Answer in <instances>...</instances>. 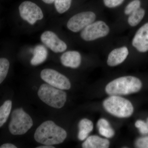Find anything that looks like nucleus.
Listing matches in <instances>:
<instances>
[{
    "instance_id": "1",
    "label": "nucleus",
    "mask_w": 148,
    "mask_h": 148,
    "mask_svg": "<svg viewBox=\"0 0 148 148\" xmlns=\"http://www.w3.org/2000/svg\"><path fill=\"white\" fill-rule=\"evenodd\" d=\"M65 130L52 121H45L35 131L34 139L37 142L47 145L61 144L67 138Z\"/></svg>"
},
{
    "instance_id": "2",
    "label": "nucleus",
    "mask_w": 148,
    "mask_h": 148,
    "mask_svg": "<svg viewBox=\"0 0 148 148\" xmlns=\"http://www.w3.org/2000/svg\"><path fill=\"white\" fill-rule=\"evenodd\" d=\"M142 87V83L136 77L127 76L118 78L106 85L105 90L110 95H127L136 93Z\"/></svg>"
},
{
    "instance_id": "3",
    "label": "nucleus",
    "mask_w": 148,
    "mask_h": 148,
    "mask_svg": "<svg viewBox=\"0 0 148 148\" xmlns=\"http://www.w3.org/2000/svg\"><path fill=\"white\" fill-rule=\"evenodd\" d=\"M103 105L108 113L119 118L129 117L134 112L132 103L119 95H110L103 101Z\"/></svg>"
},
{
    "instance_id": "4",
    "label": "nucleus",
    "mask_w": 148,
    "mask_h": 148,
    "mask_svg": "<svg viewBox=\"0 0 148 148\" xmlns=\"http://www.w3.org/2000/svg\"><path fill=\"white\" fill-rule=\"evenodd\" d=\"M38 95L43 102L54 108H63L67 100V94L63 90L45 84L40 86Z\"/></svg>"
},
{
    "instance_id": "5",
    "label": "nucleus",
    "mask_w": 148,
    "mask_h": 148,
    "mask_svg": "<svg viewBox=\"0 0 148 148\" xmlns=\"http://www.w3.org/2000/svg\"><path fill=\"white\" fill-rule=\"evenodd\" d=\"M33 125L32 117L22 108L12 112L9 124L10 132L13 135H22L28 132Z\"/></svg>"
},
{
    "instance_id": "6",
    "label": "nucleus",
    "mask_w": 148,
    "mask_h": 148,
    "mask_svg": "<svg viewBox=\"0 0 148 148\" xmlns=\"http://www.w3.org/2000/svg\"><path fill=\"white\" fill-rule=\"evenodd\" d=\"M40 77L48 84L61 90H69L71 86L67 77L53 69H44L41 72Z\"/></svg>"
},
{
    "instance_id": "7",
    "label": "nucleus",
    "mask_w": 148,
    "mask_h": 148,
    "mask_svg": "<svg viewBox=\"0 0 148 148\" xmlns=\"http://www.w3.org/2000/svg\"><path fill=\"white\" fill-rule=\"evenodd\" d=\"M109 32L110 28L104 21H94L83 29L81 37L85 41H91L106 36Z\"/></svg>"
},
{
    "instance_id": "8",
    "label": "nucleus",
    "mask_w": 148,
    "mask_h": 148,
    "mask_svg": "<svg viewBox=\"0 0 148 148\" xmlns=\"http://www.w3.org/2000/svg\"><path fill=\"white\" fill-rule=\"evenodd\" d=\"M18 9L21 18L31 25H34L38 20L43 18L41 9L32 2H23L19 5Z\"/></svg>"
},
{
    "instance_id": "9",
    "label": "nucleus",
    "mask_w": 148,
    "mask_h": 148,
    "mask_svg": "<svg viewBox=\"0 0 148 148\" xmlns=\"http://www.w3.org/2000/svg\"><path fill=\"white\" fill-rule=\"evenodd\" d=\"M96 15L92 12L88 11L77 14L72 16L67 23L68 29L73 32L82 31L94 22Z\"/></svg>"
},
{
    "instance_id": "10",
    "label": "nucleus",
    "mask_w": 148,
    "mask_h": 148,
    "mask_svg": "<svg viewBox=\"0 0 148 148\" xmlns=\"http://www.w3.org/2000/svg\"><path fill=\"white\" fill-rule=\"evenodd\" d=\"M40 38L45 45L55 53L64 52L67 49L66 43L53 32L46 31L41 36Z\"/></svg>"
},
{
    "instance_id": "11",
    "label": "nucleus",
    "mask_w": 148,
    "mask_h": 148,
    "mask_svg": "<svg viewBox=\"0 0 148 148\" xmlns=\"http://www.w3.org/2000/svg\"><path fill=\"white\" fill-rule=\"evenodd\" d=\"M132 45L140 52L148 51V22L142 26L135 34Z\"/></svg>"
},
{
    "instance_id": "12",
    "label": "nucleus",
    "mask_w": 148,
    "mask_h": 148,
    "mask_svg": "<svg viewBox=\"0 0 148 148\" xmlns=\"http://www.w3.org/2000/svg\"><path fill=\"white\" fill-rule=\"evenodd\" d=\"M129 54L126 47L118 48L112 51L109 54L107 64L110 67H114L122 64L127 58Z\"/></svg>"
},
{
    "instance_id": "13",
    "label": "nucleus",
    "mask_w": 148,
    "mask_h": 148,
    "mask_svg": "<svg viewBox=\"0 0 148 148\" xmlns=\"http://www.w3.org/2000/svg\"><path fill=\"white\" fill-rule=\"evenodd\" d=\"M81 56L79 52L75 51H66L61 55V61L65 67L72 69L78 68L81 63Z\"/></svg>"
},
{
    "instance_id": "14",
    "label": "nucleus",
    "mask_w": 148,
    "mask_h": 148,
    "mask_svg": "<svg viewBox=\"0 0 148 148\" xmlns=\"http://www.w3.org/2000/svg\"><path fill=\"white\" fill-rule=\"evenodd\" d=\"M110 145V141L107 138L94 135L88 137L83 143L82 147L84 148H108Z\"/></svg>"
},
{
    "instance_id": "15",
    "label": "nucleus",
    "mask_w": 148,
    "mask_h": 148,
    "mask_svg": "<svg viewBox=\"0 0 148 148\" xmlns=\"http://www.w3.org/2000/svg\"><path fill=\"white\" fill-rule=\"evenodd\" d=\"M34 56L31 61L32 66L40 65L46 61L48 56V51L44 45H39L35 47L33 50Z\"/></svg>"
},
{
    "instance_id": "16",
    "label": "nucleus",
    "mask_w": 148,
    "mask_h": 148,
    "mask_svg": "<svg viewBox=\"0 0 148 148\" xmlns=\"http://www.w3.org/2000/svg\"><path fill=\"white\" fill-rule=\"evenodd\" d=\"M78 138L80 141L85 140L93 130V123L90 120L84 118L81 120L78 124Z\"/></svg>"
},
{
    "instance_id": "17",
    "label": "nucleus",
    "mask_w": 148,
    "mask_h": 148,
    "mask_svg": "<svg viewBox=\"0 0 148 148\" xmlns=\"http://www.w3.org/2000/svg\"><path fill=\"white\" fill-rule=\"evenodd\" d=\"M97 128L100 135L107 138H113L115 135V131L107 119H100L97 123Z\"/></svg>"
},
{
    "instance_id": "18",
    "label": "nucleus",
    "mask_w": 148,
    "mask_h": 148,
    "mask_svg": "<svg viewBox=\"0 0 148 148\" xmlns=\"http://www.w3.org/2000/svg\"><path fill=\"white\" fill-rule=\"evenodd\" d=\"M12 107L10 100L5 101L0 107V127H2L8 119Z\"/></svg>"
},
{
    "instance_id": "19",
    "label": "nucleus",
    "mask_w": 148,
    "mask_h": 148,
    "mask_svg": "<svg viewBox=\"0 0 148 148\" xmlns=\"http://www.w3.org/2000/svg\"><path fill=\"white\" fill-rule=\"evenodd\" d=\"M145 12L143 8L138 9L132 12L128 18V23L131 27L137 26L142 21L145 15Z\"/></svg>"
},
{
    "instance_id": "20",
    "label": "nucleus",
    "mask_w": 148,
    "mask_h": 148,
    "mask_svg": "<svg viewBox=\"0 0 148 148\" xmlns=\"http://www.w3.org/2000/svg\"><path fill=\"white\" fill-rule=\"evenodd\" d=\"M54 2L57 11L59 13L63 14L71 7L72 0H55Z\"/></svg>"
},
{
    "instance_id": "21",
    "label": "nucleus",
    "mask_w": 148,
    "mask_h": 148,
    "mask_svg": "<svg viewBox=\"0 0 148 148\" xmlns=\"http://www.w3.org/2000/svg\"><path fill=\"white\" fill-rule=\"evenodd\" d=\"M9 67V61L7 58H0V84L6 77Z\"/></svg>"
},
{
    "instance_id": "22",
    "label": "nucleus",
    "mask_w": 148,
    "mask_h": 148,
    "mask_svg": "<svg viewBox=\"0 0 148 148\" xmlns=\"http://www.w3.org/2000/svg\"><path fill=\"white\" fill-rule=\"evenodd\" d=\"M141 2L140 0H134L129 3L125 9L124 12L126 15H130L133 12L140 8Z\"/></svg>"
},
{
    "instance_id": "23",
    "label": "nucleus",
    "mask_w": 148,
    "mask_h": 148,
    "mask_svg": "<svg viewBox=\"0 0 148 148\" xmlns=\"http://www.w3.org/2000/svg\"><path fill=\"white\" fill-rule=\"evenodd\" d=\"M135 127L138 128L141 134L145 135L148 134V118L146 122L143 121H137L135 123Z\"/></svg>"
},
{
    "instance_id": "24",
    "label": "nucleus",
    "mask_w": 148,
    "mask_h": 148,
    "mask_svg": "<svg viewBox=\"0 0 148 148\" xmlns=\"http://www.w3.org/2000/svg\"><path fill=\"white\" fill-rule=\"evenodd\" d=\"M135 145L137 148H148V136L138 138Z\"/></svg>"
},
{
    "instance_id": "25",
    "label": "nucleus",
    "mask_w": 148,
    "mask_h": 148,
    "mask_svg": "<svg viewBox=\"0 0 148 148\" xmlns=\"http://www.w3.org/2000/svg\"><path fill=\"white\" fill-rule=\"evenodd\" d=\"M124 0H103L104 4L109 8H113L122 3Z\"/></svg>"
},
{
    "instance_id": "26",
    "label": "nucleus",
    "mask_w": 148,
    "mask_h": 148,
    "mask_svg": "<svg viewBox=\"0 0 148 148\" xmlns=\"http://www.w3.org/2000/svg\"><path fill=\"white\" fill-rule=\"evenodd\" d=\"M17 147L10 143H6L3 144L0 147V148H16Z\"/></svg>"
},
{
    "instance_id": "27",
    "label": "nucleus",
    "mask_w": 148,
    "mask_h": 148,
    "mask_svg": "<svg viewBox=\"0 0 148 148\" xmlns=\"http://www.w3.org/2000/svg\"><path fill=\"white\" fill-rule=\"evenodd\" d=\"M37 148H55V147H53L52 145H44V146H39V147H37Z\"/></svg>"
},
{
    "instance_id": "28",
    "label": "nucleus",
    "mask_w": 148,
    "mask_h": 148,
    "mask_svg": "<svg viewBox=\"0 0 148 148\" xmlns=\"http://www.w3.org/2000/svg\"><path fill=\"white\" fill-rule=\"evenodd\" d=\"M44 2L47 4H51L54 2L55 0H42Z\"/></svg>"
}]
</instances>
